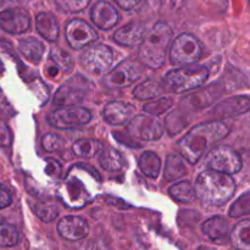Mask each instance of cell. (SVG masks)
Returning <instances> with one entry per match:
<instances>
[{
	"label": "cell",
	"mask_w": 250,
	"mask_h": 250,
	"mask_svg": "<svg viewBox=\"0 0 250 250\" xmlns=\"http://www.w3.org/2000/svg\"><path fill=\"white\" fill-rule=\"evenodd\" d=\"M229 132V127L217 120L198 125L193 127L178 143L181 155L188 163L194 165L210 146L224 139Z\"/></svg>",
	"instance_id": "obj_1"
},
{
	"label": "cell",
	"mask_w": 250,
	"mask_h": 250,
	"mask_svg": "<svg viewBox=\"0 0 250 250\" xmlns=\"http://www.w3.org/2000/svg\"><path fill=\"white\" fill-rule=\"evenodd\" d=\"M236 190V183L229 175L216 171H203L194 185L195 197L207 205L220 207L229 202Z\"/></svg>",
	"instance_id": "obj_2"
},
{
	"label": "cell",
	"mask_w": 250,
	"mask_h": 250,
	"mask_svg": "<svg viewBox=\"0 0 250 250\" xmlns=\"http://www.w3.org/2000/svg\"><path fill=\"white\" fill-rule=\"evenodd\" d=\"M172 34V29L166 22L154 24L153 28L146 33L139 46L138 58L141 62L149 68L161 67L165 62Z\"/></svg>",
	"instance_id": "obj_3"
},
{
	"label": "cell",
	"mask_w": 250,
	"mask_h": 250,
	"mask_svg": "<svg viewBox=\"0 0 250 250\" xmlns=\"http://www.w3.org/2000/svg\"><path fill=\"white\" fill-rule=\"evenodd\" d=\"M209 77V70L203 65H187L166 73L164 77V90L183 93L200 87Z\"/></svg>",
	"instance_id": "obj_4"
},
{
	"label": "cell",
	"mask_w": 250,
	"mask_h": 250,
	"mask_svg": "<svg viewBox=\"0 0 250 250\" xmlns=\"http://www.w3.org/2000/svg\"><path fill=\"white\" fill-rule=\"evenodd\" d=\"M203 54L202 43L193 34L182 33L172 42L170 60L173 65H192Z\"/></svg>",
	"instance_id": "obj_5"
},
{
	"label": "cell",
	"mask_w": 250,
	"mask_h": 250,
	"mask_svg": "<svg viewBox=\"0 0 250 250\" xmlns=\"http://www.w3.org/2000/svg\"><path fill=\"white\" fill-rule=\"evenodd\" d=\"M81 63L92 75H105L112 67L114 51L104 44H95L85 49L81 56Z\"/></svg>",
	"instance_id": "obj_6"
},
{
	"label": "cell",
	"mask_w": 250,
	"mask_h": 250,
	"mask_svg": "<svg viewBox=\"0 0 250 250\" xmlns=\"http://www.w3.org/2000/svg\"><path fill=\"white\" fill-rule=\"evenodd\" d=\"M207 165L211 171L225 173V175H233L241 171L242 159L233 149L220 146L212 148L208 153Z\"/></svg>",
	"instance_id": "obj_7"
},
{
	"label": "cell",
	"mask_w": 250,
	"mask_h": 250,
	"mask_svg": "<svg viewBox=\"0 0 250 250\" xmlns=\"http://www.w3.org/2000/svg\"><path fill=\"white\" fill-rule=\"evenodd\" d=\"M92 115L87 109L81 106H63L49 112L48 122L55 128L66 129L87 125Z\"/></svg>",
	"instance_id": "obj_8"
},
{
	"label": "cell",
	"mask_w": 250,
	"mask_h": 250,
	"mask_svg": "<svg viewBox=\"0 0 250 250\" xmlns=\"http://www.w3.org/2000/svg\"><path fill=\"white\" fill-rule=\"evenodd\" d=\"M127 131L134 138L146 142L158 141L164 133L163 125L155 116H143V115L133 117L129 121Z\"/></svg>",
	"instance_id": "obj_9"
},
{
	"label": "cell",
	"mask_w": 250,
	"mask_h": 250,
	"mask_svg": "<svg viewBox=\"0 0 250 250\" xmlns=\"http://www.w3.org/2000/svg\"><path fill=\"white\" fill-rule=\"evenodd\" d=\"M65 37L73 49L85 48L98 39V33L89 23L80 19L71 20L65 27Z\"/></svg>",
	"instance_id": "obj_10"
},
{
	"label": "cell",
	"mask_w": 250,
	"mask_h": 250,
	"mask_svg": "<svg viewBox=\"0 0 250 250\" xmlns=\"http://www.w3.org/2000/svg\"><path fill=\"white\" fill-rule=\"evenodd\" d=\"M142 76V68L138 62L125 60L116 66L104 80L109 88L128 87Z\"/></svg>",
	"instance_id": "obj_11"
},
{
	"label": "cell",
	"mask_w": 250,
	"mask_h": 250,
	"mask_svg": "<svg viewBox=\"0 0 250 250\" xmlns=\"http://www.w3.org/2000/svg\"><path fill=\"white\" fill-rule=\"evenodd\" d=\"M31 19L26 10L20 7L4 10L0 14V28L10 34H21L28 31Z\"/></svg>",
	"instance_id": "obj_12"
},
{
	"label": "cell",
	"mask_w": 250,
	"mask_h": 250,
	"mask_svg": "<svg viewBox=\"0 0 250 250\" xmlns=\"http://www.w3.org/2000/svg\"><path fill=\"white\" fill-rule=\"evenodd\" d=\"M58 231L66 241L76 242L85 238L89 233L87 221L80 216H66L58 224Z\"/></svg>",
	"instance_id": "obj_13"
},
{
	"label": "cell",
	"mask_w": 250,
	"mask_h": 250,
	"mask_svg": "<svg viewBox=\"0 0 250 250\" xmlns=\"http://www.w3.org/2000/svg\"><path fill=\"white\" fill-rule=\"evenodd\" d=\"M90 19L98 28L107 31L116 26L120 16L119 12L111 4L100 0L93 5L92 10H90Z\"/></svg>",
	"instance_id": "obj_14"
},
{
	"label": "cell",
	"mask_w": 250,
	"mask_h": 250,
	"mask_svg": "<svg viewBox=\"0 0 250 250\" xmlns=\"http://www.w3.org/2000/svg\"><path fill=\"white\" fill-rule=\"evenodd\" d=\"M134 107L127 103L111 102L105 105L103 117L112 126H122L133 119Z\"/></svg>",
	"instance_id": "obj_15"
},
{
	"label": "cell",
	"mask_w": 250,
	"mask_h": 250,
	"mask_svg": "<svg viewBox=\"0 0 250 250\" xmlns=\"http://www.w3.org/2000/svg\"><path fill=\"white\" fill-rule=\"evenodd\" d=\"M250 107V99L248 95H241V97L229 98L224 102L219 103L211 115L215 117H232L237 115H242L244 112H248Z\"/></svg>",
	"instance_id": "obj_16"
},
{
	"label": "cell",
	"mask_w": 250,
	"mask_h": 250,
	"mask_svg": "<svg viewBox=\"0 0 250 250\" xmlns=\"http://www.w3.org/2000/svg\"><path fill=\"white\" fill-rule=\"evenodd\" d=\"M146 36V28L139 22H129L114 33V41L124 46L139 45Z\"/></svg>",
	"instance_id": "obj_17"
},
{
	"label": "cell",
	"mask_w": 250,
	"mask_h": 250,
	"mask_svg": "<svg viewBox=\"0 0 250 250\" xmlns=\"http://www.w3.org/2000/svg\"><path fill=\"white\" fill-rule=\"evenodd\" d=\"M202 231L210 241L215 243H225L229 238V222L221 216H214L203 224Z\"/></svg>",
	"instance_id": "obj_18"
},
{
	"label": "cell",
	"mask_w": 250,
	"mask_h": 250,
	"mask_svg": "<svg viewBox=\"0 0 250 250\" xmlns=\"http://www.w3.org/2000/svg\"><path fill=\"white\" fill-rule=\"evenodd\" d=\"M36 28L43 38L55 42L59 37V23L56 17L50 12H41L36 16Z\"/></svg>",
	"instance_id": "obj_19"
},
{
	"label": "cell",
	"mask_w": 250,
	"mask_h": 250,
	"mask_svg": "<svg viewBox=\"0 0 250 250\" xmlns=\"http://www.w3.org/2000/svg\"><path fill=\"white\" fill-rule=\"evenodd\" d=\"M220 92H221L220 87H217V84H212L210 85V88H208V89L199 90V92L194 93V94L186 97L185 99L181 102V105H182V106L197 107V109L208 106L210 103H212L216 99L217 95L220 94Z\"/></svg>",
	"instance_id": "obj_20"
},
{
	"label": "cell",
	"mask_w": 250,
	"mask_h": 250,
	"mask_svg": "<svg viewBox=\"0 0 250 250\" xmlns=\"http://www.w3.org/2000/svg\"><path fill=\"white\" fill-rule=\"evenodd\" d=\"M84 99V92L77 85L65 84L59 88L54 98V104L59 106H75Z\"/></svg>",
	"instance_id": "obj_21"
},
{
	"label": "cell",
	"mask_w": 250,
	"mask_h": 250,
	"mask_svg": "<svg viewBox=\"0 0 250 250\" xmlns=\"http://www.w3.org/2000/svg\"><path fill=\"white\" fill-rule=\"evenodd\" d=\"M232 246L237 250H250V220L236 224L229 236Z\"/></svg>",
	"instance_id": "obj_22"
},
{
	"label": "cell",
	"mask_w": 250,
	"mask_h": 250,
	"mask_svg": "<svg viewBox=\"0 0 250 250\" xmlns=\"http://www.w3.org/2000/svg\"><path fill=\"white\" fill-rule=\"evenodd\" d=\"M19 49L27 60L37 63L44 55V45L36 38H24L20 41Z\"/></svg>",
	"instance_id": "obj_23"
},
{
	"label": "cell",
	"mask_w": 250,
	"mask_h": 250,
	"mask_svg": "<svg viewBox=\"0 0 250 250\" xmlns=\"http://www.w3.org/2000/svg\"><path fill=\"white\" fill-rule=\"evenodd\" d=\"M72 150L75 155L80 158H93L97 154L104 150V146L100 141L97 139H80L75 142L72 146Z\"/></svg>",
	"instance_id": "obj_24"
},
{
	"label": "cell",
	"mask_w": 250,
	"mask_h": 250,
	"mask_svg": "<svg viewBox=\"0 0 250 250\" xmlns=\"http://www.w3.org/2000/svg\"><path fill=\"white\" fill-rule=\"evenodd\" d=\"M139 168L149 178H156L161 170V160L153 151H144L139 158Z\"/></svg>",
	"instance_id": "obj_25"
},
{
	"label": "cell",
	"mask_w": 250,
	"mask_h": 250,
	"mask_svg": "<svg viewBox=\"0 0 250 250\" xmlns=\"http://www.w3.org/2000/svg\"><path fill=\"white\" fill-rule=\"evenodd\" d=\"M187 173V167L185 165V161L181 155L171 154L166 159L165 170H164V177L166 181H173L177 178L183 177Z\"/></svg>",
	"instance_id": "obj_26"
},
{
	"label": "cell",
	"mask_w": 250,
	"mask_h": 250,
	"mask_svg": "<svg viewBox=\"0 0 250 250\" xmlns=\"http://www.w3.org/2000/svg\"><path fill=\"white\" fill-rule=\"evenodd\" d=\"M163 84L154 80H146L133 89V95L139 100H148L163 94Z\"/></svg>",
	"instance_id": "obj_27"
},
{
	"label": "cell",
	"mask_w": 250,
	"mask_h": 250,
	"mask_svg": "<svg viewBox=\"0 0 250 250\" xmlns=\"http://www.w3.org/2000/svg\"><path fill=\"white\" fill-rule=\"evenodd\" d=\"M99 163L104 170L110 171V172L120 171L124 167V159H122L121 153L114 148H106L103 150Z\"/></svg>",
	"instance_id": "obj_28"
},
{
	"label": "cell",
	"mask_w": 250,
	"mask_h": 250,
	"mask_svg": "<svg viewBox=\"0 0 250 250\" xmlns=\"http://www.w3.org/2000/svg\"><path fill=\"white\" fill-rule=\"evenodd\" d=\"M168 193L173 199L181 203H192L195 199L194 187L188 181H182V182L171 186Z\"/></svg>",
	"instance_id": "obj_29"
},
{
	"label": "cell",
	"mask_w": 250,
	"mask_h": 250,
	"mask_svg": "<svg viewBox=\"0 0 250 250\" xmlns=\"http://www.w3.org/2000/svg\"><path fill=\"white\" fill-rule=\"evenodd\" d=\"M20 234L15 226L9 224H0V247L9 248L19 243Z\"/></svg>",
	"instance_id": "obj_30"
},
{
	"label": "cell",
	"mask_w": 250,
	"mask_h": 250,
	"mask_svg": "<svg viewBox=\"0 0 250 250\" xmlns=\"http://www.w3.org/2000/svg\"><path fill=\"white\" fill-rule=\"evenodd\" d=\"M173 102L171 98H160V99L155 100V102L148 103V104L144 105V111L146 114H150L153 116H158V115H161L163 112H165L166 110L170 109L172 106Z\"/></svg>",
	"instance_id": "obj_31"
},
{
	"label": "cell",
	"mask_w": 250,
	"mask_h": 250,
	"mask_svg": "<svg viewBox=\"0 0 250 250\" xmlns=\"http://www.w3.org/2000/svg\"><path fill=\"white\" fill-rule=\"evenodd\" d=\"M34 212L37 216L44 222H50L56 219L59 214V210L55 205L53 204H44V203H38L33 207Z\"/></svg>",
	"instance_id": "obj_32"
},
{
	"label": "cell",
	"mask_w": 250,
	"mask_h": 250,
	"mask_svg": "<svg viewBox=\"0 0 250 250\" xmlns=\"http://www.w3.org/2000/svg\"><path fill=\"white\" fill-rule=\"evenodd\" d=\"M50 60L54 61V67L61 68L65 72H70L72 67V59L70 54L62 50H53L50 54Z\"/></svg>",
	"instance_id": "obj_33"
},
{
	"label": "cell",
	"mask_w": 250,
	"mask_h": 250,
	"mask_svg": "<svg viewBox=\"0 0 250 250\" xmlns=\"http://www.w3.org/2000/svg\"><path fill=\"white\" fill-rule=\"evenodd\" d=\"M90 0H55V4L58 5L61 11L68 12V14H75L84 10L88 6Z\"/></svg>",
	"instance_id": "obj_34"
},
{
	"label": "cell",
	"mask_w": 250,
	"mask_h": 250,
	"mask_svg": "<svg viewBox=\"0 0 250 250\" xmlns=\"http://www.w3.org/2000/svg\"><path fill=\"white\" fill-rule=\"evenodd\" d=\"M250 212V194L244 193L229 209V216L239 217L242 215H248Z\"/></svg>",
	"instance_id": "obj_35"
},
{
	"label": "cell",
	"mask_w": 250,
	"mask_h": 250,
	"mask_svg": "<svg viewBox=\"0 0 250 250\" xmlns=\"http://www.w3.org/2000/svg\"><path fill=\"white\" fill-rule=\"evenodd\" d=\"M42 146H43L44 150H46L48 153H54V151H59L60 149H62L63 139L58 134L48 133L42 139Z\"/></svg>",
	"instance_id": "obj_36"
},
{
	"label": "cell",
	"mask_w": 250,
	"mask_h": 250,
	"mask_svg": "<svg viewBox=\"0 0 250 250\" xmlns=\"http://www.w3.org/2000/svg\"><path fill=\"white\" fill-rule=\"evenodd\" d=\"M12 202V195L10 190L2 185H0V209H5Z\"/></svg>",
	"instance_id": "obj_37"
},
{
	"label": "cell",
	"mask_w": 250,
	"mask_h": 250,
	"mask_svg": "<svg viewBox=\"0 0 250 250\" xmlns=\"http://www.w3.org/2000/svg\"><path fill=\"white\" fill-rule=\"evenodd\" d=\"M11 143V136L9 129L5 126H0V146H7Z\"/></svg>",
	"instance_id": "obj_38"
},
{
	"label": "cell",
	"mask_w": 250,
	"mask_h": 250,
	"mask_svg": "<svg viewBox=\"0 0 250 250\" xmlns=\"http://www.w3.org/2000/svg\"><path fill=\"white\" fill-rule=\"evenodd\" d=\"M116 4L119 5L121 9L124 10H132L133 7H136L142 0H115Z\"/></svg>",
	"instance_id": "obj_39"
},
{
	"label": "cell",
	"mask_w": 250,
	"mask_h": 250,
	"mask_svg": "<svg viewBox=\"0 0 250 250\" xmlns=\"http://www.w3.org/2000/svg\"><path fill=\"white\" fill-rule=\"evenodd\" d=\"M16 1H19V0H0V6H6V5L15 4Z\"/></svg>",
	"instance_id": "obj_40"
},
{
	"label": "cell",
	"mask_w": 250,
	"mask_h": 250,
	"mask_svg": "<svg viewBox=\"0 0 250 250\" xmlns=\"http://www.w3.org/2000/svg\"><path fill=\"white\" fill-rule=\"evenodd\" d=\"M195 250H214V249H210V248H208V247H199V248L195 249Z\"/></svg>",
	"instance_id": "obj_41"
}]
</instances>
